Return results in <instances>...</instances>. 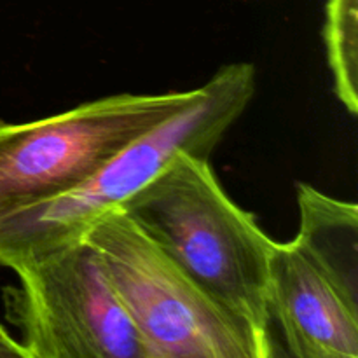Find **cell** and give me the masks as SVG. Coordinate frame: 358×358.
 <instances>
[{
  "label": "cell",
  "instance_id": "6da1fadb",
  "mask_svg": "<svg viewBox=\"0 0 358 358\" xmlns=\"http://www.w3.org/2000/svg\"><path fill=\"white\" fill-rule=\"evenodd\" d=\"M119 210L213 299L269 336V268L276 241L226 194L208 159L178 152Z\"/></svg>",
  "mask_w": 358,
  "mask_h": 358
},
{
  "label": "cell",
  "instance_id": "7a4b0ae2",
  "mask_svg": "<svg viewBox=\"0 0 358 358\" xmlns=\"http://www.w3.org/2000/svg\"><path fill=\"white\" fill-rule=\"evenodd\" d=\"M252 63L222 66L198 96L119 149L72 191L0 222V266L14 271L52 250L83 240L94 220L119 208L178 152L210 159L243 115L257 87Z\"/></svg>",
  "mask_w": 358,
  "mask_h": 358
},
{
  "label": "cell",
  "instance_id": "3957f363",
  "mask_svg": "<svg viewBox=\"0 0 358 358\" xmlns=\"http://www.w3.org/2000/svg\"><path fill=\"white\" fill-rule=\"evenodd\" d=\"M131 320L145 358H269V336L213 299L124 212L108 210L86 231Z\"/></svg>",
  "mask_w": 358,
  "mask_h": 358
},
{
  "label": "cell",
  "instance_id": "277c9868",
  "mask_svg": "<svg viewBox=\"0 0 358 358\" xmlns=\"http://www.w3.org/2000/svg\"><path fill=\"white\" fill-rule=\"evenodd\" d=\"M198 91L121 93L37 121H0V222L72 191Z\"/></svg>",
  "mask_w": 358,
  "mask_h": 358
},
{
  "label": "cell",
  "instance_id": "5b68a950",
  "mask_svg": "<svg viewBox=\"0 0 358 358\" xmlns=\"http://www.w3.org/2000/svg\"><path fill=\"white\" fill-rule=\"evenodd\" d=\"M7 320L27 358H145L96 248L77 240L14 269Z\"/></svg>",
  "mask_w": 358,
  "mask_h": 358
},
{
  "label": "cell",
  "instance_id": "8992f818",
  "mask_svg": "<svg viewBox=\"0 0 358 358\" xmlns=\"http://www.w3.org/2000/svg\"><path fill=\"white\" fill-rule=\"evenodd\" d=\"M269 315L290 355L358 358V257L299 233L289 243L276 241Z\"/></svg>",
  "mask_w": 358,
  "mask_h": 358
},
{
  "label": "cell",
  "instance_id": "52a82bcc",
  "mask_svg": "<svg viewBox=\"0 0 358 358\" xmlns=\"http://www.w3.org/2000/svg\"><path fill=\"white\" fill-rule=\"evenodd\" d=\"M324 41L336 94L355 115L358 110V0H327Z\"/></svg>",
  "mask_w": 358,
  "mask_h": 358
},
{
  "label": "cell",
  "instance_id": "ba28073f",
  "mask_svg": "<svg viewBox=\"0 0 358 358\" xmlns=\"http://www.w3.org/2000/svg\"><path fill=\"white\" fill-rule=\"evenodd\" d=\"M0 358H27L20 341L9 336L2 325H0Z\"/></svg>",
  "mask_w": 358,
  "mask_h": 358
}]
</instances>
